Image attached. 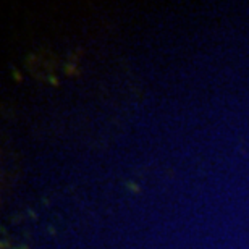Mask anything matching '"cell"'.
<instances>
[{"label": "cell", "mask_w": 249, "mask_h": 249, "mask_svg": "<svg viewBox=\"0 0 249 249\" xmlns=\"http://www.w3.org/2000/svg\"><path fill=\"white\" fill-rule=\"evenodd\" d=\"M124 186H126L129 191H133V193H138L139 191V186L136 185V183H133V181H124Z\"/></svg>", "instance_id": "6da1fadb"}, {"label": "cell", "mask_w": 249, "mask_h": 249, "mask_svg": "<svg viewBox=\"0 0 249 249\" xmlns=\"http://www.w3.org/2000/svg\"><path fill=\"white\" fill-rule=\"evenodd\" d=\"M65 70H67V73L68 74H74V73H76V67H74V65H67V67H65Z\"/></svg>", "instance_id": "7a4b0ae2"}, {"label": "cell", "mask_w": 249, "mask_h": 249, "mask_svg": "<svg viewBox=\"0 0 249 249\" xmlns=\"http://www.w3.org/2000/svg\"><path fill=\"white\" fill-rule=\"evenodd\" d=\"M13 76H15V79H18V81H21L23 79L21 73H18V70H13Z\"/></svg>", "instance_id": "3957f363"}, {"label": "cell", "mask_w": 249, "mask_h": 249, "mask_svg": "<svg viewBox=\"0 0 249 249\" xmlns=\"http://www.w3.org/2000/svg\"><path fill=\"white\" fill-rule=\"evenodd\" d=\"M47 79L53 84V86H57V84H58V79L55 76H52V74H51V76H47Z\"/></svg>", "instance_id": "277c9868"}, {"label": "cell", "mask_w": 249, "mask_h": 249, "mask_svg": "<svg viewBox=\"0 0 249 249\" xmlns=\"http://www.w3.org/2000/svg\"><path fill=\"white\" fill-rule=\"evenodd\" d=\"M5 248H10V243L3 240V241H2V249H5Z\"/></svg>", "instance_id": "5b68a950"}, {"label": "cell", "mask_w": 249, "mask_h": 249, "mask_svg": "<svg viewBox=\"0 0 249 249\" xmlns=\"http://www.w3.org/2000/svg\"><path fill=\"white\" fill-rule=\"evenodd\" d=\"M15 249H29L28 246H18V248H15Z\"/></svg>", "instance_id": "8992f818"}]
</instances>
